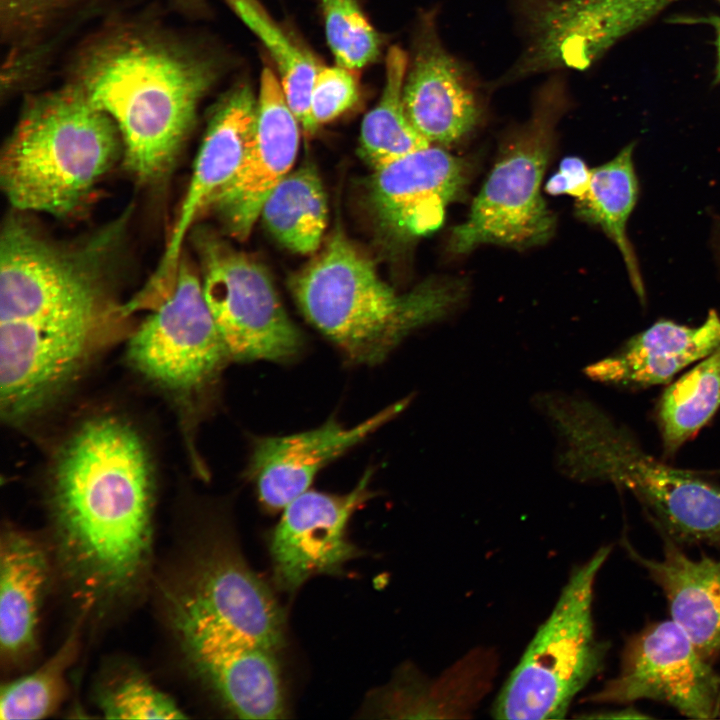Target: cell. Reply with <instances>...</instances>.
<instances>
[{
	"label": "cell",
	"mask_w": 720,
	"mask_h": 720,
	"mask_svg": "<svg viewBox=\"0 0 720 720\" xmlns=\"http://www.w3.org/2000/svg\"><path fill=\"white\" fill-rule=\"evenodd\" d=\"M206 302L229 358L284 361L295 356L303 339L282 306L262 265L234 250L215 234L192 228Z\"/></svg>",
	"instance_id": "cell-8"
},
{
	"label": "cell",
	"mask_w": 720,
	"mask_h": 720,
	"mask_svg": "<svg viewBox=\"0 0 720 720\" xmlns=\"http://www.w3.org/2000/svg\"><path fill=\"white\" fill-rule=\"evenodd\" d=\"M49 574L43 547L31 536L7 530L0 544V644L9 661L28 655L35 643Z\"/></svg>",
	"instance_id": "cell-22"
},
{
	"label": "cell",
	"mask_w": 720,
	"mask_h": 720,
	"mask_svg": "<svg viewBox=\"0 0 720 720\" xmlns=\"http://www.w3.org/2000/svg\"><path fill=\"white\" fill-rule=\"evenodd\" d=\"M299 125L275 73L264 68L251 147L237 174L205 210L213 211L234 238L245 240L250 235L267 197L291 172L298 152Z\"/></svg>",
	"instance_id": "cell-15"
},
{
	"label": "cell",
	"mask_w": 720,
	"mask_h": 720,
	"mask_svg": "<svg viewBox=\"0 0 720 720\" xmlns=\"http://www.w3.org/2000/svg\"><path fill=\"white\" fill-rule=\"evenodd\" d=\"M327 42L337 65L351 70L373 62L380 38L356 0H320Z\"/></svg>",
	"instance_id": "cell-30"
},
{
	"label": "cell",
	"mask_w": 720,
	"mask_h": 720,
	"mask_svg": "<svg viewBox=\"0 0 720 720\" xmlns=\"http://www.w3.org/2000/svg\"><path fill=\"white\" fill-rule=\"evenodd\" d=\"M583 718H600V719H649L650 715L635 708L632 705H626L619 709L598 711L597 714L583 715Z\"/></svg>",
	"instance_id": "cell-35"
},
{
	"label": "cell",
	"mask_w": 720,
	"mask_h": 720,
	"mask_svg": "<svg viewBox=\"0 0 720 720\" xmlns=\"http://www.w3.org/2000/svg\"><path fill=\"white\" fill-rule=\"evenodd\" d=\"M674 1H529L528 45L499 83L560 68L585 69Z\"/></svg>",
	"instance_id": "cell-11"
},
{
	"label": "cell",
	"mask_w": 720,
	"mask_h": 720,
	"mask_svg": "<svg viewBox=\"0 0 720 720\" xmlns=\"http://www.w3.org/2000/svg\"><path fill=\"white\" fill-rule=\"evenodd\" d=\"M591 169L578 157H567L558 171L548 180L546 191L553 195L568 194L578 200L588 191Z\"/></svg>",
	"instance_id": "cell-33"
},
{
	"label": "cell",
	"mask_w": 720,
	"mask_h": 720,
	"mask_svg": "<svg viewBox=\"0 0 720 720\" xmlns=\"http://www.w3.org/2000/svg\"><path fill=\"white\" fill-rule=\"evenodd\" d=\"M195 669L222 704L242 719H279L285 694L275 651L200 615L173 609Z\"/></svg>",
	"instance_id": "cell-12"
},
{
	"label": "cell",
	"mask_w": 720,
	"mask_h": 720,
	"mask_svg": "<svg viewBox=\"0 0 720 720\" xmlns=\"http://www.w3.org/2000/svg\"><path fill=\"white\" fill-rule=\"evenodd\" d=\"M633 150L634 144L631 143L610 161L591 169L589 188L578 200L577 213L583 220L598 225L615 243L636 294L644 300L638 263L626 233L627 222L638 197Z\"/></svg>",
	"instance_id": "cell-24"
},
{
	"label": "cell",
	"mask_w": 720,
	"mask_h": 720,
	"mask_svg": "<svg viewBox=\"0 0 720 720\" xmlns=\"http://www.w3.org/2000/svg\"><path fill=\"white\" fill-rule=\"evenodd\" d=\"M660 557H647L631 541L621 544L633 562L661 589L672 619L712 663L720 656V560L693 558L666 536L659 535Z\"/></svg>",
	"instance_id": "cell-20"
},
{
	"label": "cell",
	"mask_w": 720,
	"mask_h": 720,
	"mask_svg": "<svg viewBox=\"0 0 720 720\" xmlns=\"http://www.w3.org/2000/svg\"><path fill=\"white\" fill-rule=\"evenodd\" d=\"M714 24L717 28V52H718L717 73L720 78V18H718Z\"/></svg>",
	"instance_id": "cell-37"
},
{
	"label": "cell",
	"mask_w": 720,
	"mask_h": 720,
	"mask_svg": "<svg viewBox=\"0 0 720 720\" xmlns=\"http://www.w3.org/2000/svg\"><path fill=\"white\" fill-rule=\"evenodd\" d=\"M184 252L168 289L130 337L129 359L161 387L191 393L209 384L229 357L206 302L200 273Z\"/></svg>",
	"instance_id": "cell-9"
},
{
	"label": "cell",
	"mask_w": 720,
	"mask_h": 720,
	"mask_svg": "<svg viewBox=\"0 0 720 720\" xmlns=\"http://www.w3.org/2000/svg\"><path fill=\"white\" fill-rule=\"evenodd\" d=\"M231 10L259 38L271 54L287 102L307 135L317 128L310 112L311 93L321 67L279 26L258 0H225Z\"/></svg>",
	"instance_id": "cell-28"
},
{
	"label": "cell",
	"mask_w": 720,
	"mask_h": 720,
	"mask_svg": "<svg viewBox=\"0 0 720 720\" xmlns=\"http://www.w3.org/2000/svg\"><path fill=\"white\" fill-rule=\"evenodd\" d=\"M122 158L113 120L69 83L24 104L1 151L0 184L16 211L70 218Z\"/></svg>",
	"instance_id": "cell-3"
},
{
	"label": "cell",
	"mask_w": 720,
	"mask_h": 720,
	"mask_svg": "<svg viewBox=\"0 0 720 720\" xmlns=\"http://www.w3.org/2000/svg\"><path fill=\"white\" fill-rule=\"evenodd\" d=\"M672 620L646 624L626 640L619 671L586 701L652 700L692 719L720 717V674Z\"/></svg>",
	"instance_id": "cell-10"
},
{
	"label": "cell",
	"mask_w": 720,
	"mask_h": 720,
	"mask_svg": "<svg viewBox=\"0 0 720 720\" xmlns=\"http://www.w3.org/2000/svg\"><path fill=\"white\" fill-rule=\"evenodd\" d=\"M219 71L208 53L126 27L83 50L70 84L115 123L127 171L156 184L173 169Z\"/></svg>",
	"instance_id": "cell-2"
},
{
	"label": "cell",
	"mask_w": 720,
	"mask_h": 720,
	"mask_svg": "<svg viewBox=\"0 0 720 720\" xmlns=\"http://www.w3.org/2000/svg\"><path fill=\"white\" fill-rule=\"evenodd\" d=\"M151 464L140 434L112 415L82 422L54 458L49 498L59 545L89 603L125 594L144 569Z\"/></svg>",
	"instance_id": "cell-1"
},
{
	"label": "cell",
	"mask_w": 720,
	"mask_h": 720,
	"mask_svg": "<svg viewBox=\"0 0 720 720\" xmlns=\"http://www.w3.org/2000/svg\"><path fill=\"white\" fill-rule=\"evenodd\" d=\"M568 106L556 76L538 90L528 121L516 132L492 168L467 218L455 226L450 249L466 253L483 244L529 247L552 235L554 218L541 195L556 125Z\"/></svg>",
	"instance_id": "cell-7"
},
{
	"label": "cell",
	"mask_w": 720,
	"mask_h": 720,
	"mask_svg": "<svg viewBox=\"0 0 720 720\" xmlns=\"http://www.w3.org/2000/svg\"><path fill=\"white\" fill-rule=\"evenodd\" d=\"M407 54L393 46L385 60V82L377 105L364 117L360 155L374 169L431 145L409 120L402 99Z\"/></svg>",
	"instance_id": "cell-27"
},
{
	"label": "cell",
	"mask_w": 720,
	"mask_h": 720,
	"mask_svg": "<svg viewBox=\"0 0 720 720\" xmlns=\"http://www.w3.org/2000/svg\"><path fill=\"white\" fill-rule=\"evenodd\" d=\"M408 402H396L353 427L330 419L312 430L258 440L248 473L261 503L271 510L284 509L309 490L325 465L393 419Z\"/></svg>",
	"instance_id": "cell-18"
},
{
	"label": "cell",
	"mask_w": 720,
	"mask_h": 720,
	"mask_svg": "<svg viewBox=\"0 0 720 720\" xmlns=\"http://www.w3.org/2000/svg\"><path fill=\"white\" fill-rule=\"evenodd\" d=\"M260 217L286 248L314 253L327 224L326 194L315 167L305 164L289 172L267 197Z\"/></svg>",
	"instance_id": "cell-25"
},
{
	"label": "cell",
	"mask_w": 720,
	"mask_h": 720,
	"mask_svg": "<svg viewBox=\"0 0 720 720\" xmlns=\"http://www.w3.org/2000/svg\"><path fill=\"white\" fill-rule=\"evenodd\" d=\"M372 471L350 492L334 495L307 490L285 508L269 542L276 586L295 592L316 575H339L362 551L346 535L350 518L372 496Z\"/></svg>",
	"instance_id": "cell-13"
},
{
	"label": "cell",
	"mask_w": 720,
	"mask_h": 720,
	"mask_svg": "<svg viewBox=\"0 0 720 720\" xmlns=\"http://www.w3.org/2000/svg\"><path fill=\"white\" fill-rule=\"evenodd\" d=\"M369 196L382 228L399 241L436 231L468 180L466 162L429 145L374 169Z\"/></svg>",
	"instance_id": "cell-17"
},
{
	"label": "cell",
	"mask_w": 720,
	"mask_h": 720,
	"mask_svg": "<svg viewBox=\"0 0 720 720\" xmlns=\"http://www.w3.org/2000/svg\"><path fill=\"white\" fill-rule=\"evenodd\" d=\"M306 319L353 363L376 365L412 330L457 301L456 281L428 280L398 293L342 232L290 281Z\"/></svg>",
	"instance_id": "cell-4"
},
{
	"label": "cell",
	"mask_w": 720,
	"mask_h": 720,
	"mask_svg": "<svg viewBox=\"0 0 720 720\" xmlns=\"http://www.w3.org/2000/svg\"><path fill=\"white\" fill-rule=\"evenodd\" d=\"M130 211L73 241L49 237L22 212L9 214L0 236V322L50 327L124 314L109 293Z\"/></svg>",
	"instance_id": "cell-5"
},
{
	"label": "cell",
	"mask_w": 720,
	"mask_h": 720,
	"mask_svg": "<svg viewBox=\"0 0 720 720\" xmlns=\"http://www.w3.org/2000/svg\"><path fill=\"white\" fill-rule=\"evenodd\" d=\"M720 407V345L662 393L656 421L663 453L673 456Z\"/></svg>",
	"instance_id": "cell-26"
},
{
	"label": "cell",
	"mask_w": 720,
	"mask_h": 720,
	"mask_svg": "<svg viewBox=\"0 0 720 720\" xmlns=\"http://www.w3.org/2000/svg\"><path fill=\"white\" fill-rule=\"evenodd\" d=\"M355 70L321 66L314 80L310 112L314 125L328 123L350 110L359 99Z\"/></svg>",
	"instance_id": "cell-32"
},
{
	"label": "cell",
	"mask_w": 720,
	"mask_h": 720,
	"mask_svg": "<svg viewBox=\"0 0 720 720\" xmlns=\"http://www.w3.org/2000/svg\"><path fill=\"white\" fill-rule=\"evenodd\" d=\"M402 99L409 120L430 144L456 142L478 122L476 95L443 46L433 15L422 17L417 29Z\"/></svg>",
	"instance_id": "cell-19"
},
{
	"label": "cell",
	"mask_w": 720,
	"mask_h": 720,
	"mask_svg": "<svg viewBox=\"0 0 720 720\" xmlns=\"http://www.w3.org/2000/svg\"><path fill=\"white\" fill-rule=\"evenodd\" d=\"M0 2L15 14L42 18L59 13L71 0H0Z\"/></svg>",
	"instance_id": "cell-34"
},
{
	"label": "cell",
	"mask_w": 720,
	"mask_h": 720,
	"mask_svg": "<svg viewBox=\"0 0 720 720\" xmlns=\"http://www.w3.org/2000/svg\"><path fill=\"white\" fill-rule=\"evenodd\" d=\"M256 117L257 98L247 82L236 84L217 102L168 243L144 287L147 292H160L172 282L184 240L199 215L243 165L254 138Z\"/></svg>",
	"instance_id": "cell-14"
},
{
	"label": "cell",
	"mask_w": 720,
	"mask_h": 720,
	"mask_svg": "<svg viewBox=\"0 0 720 720\" xmlns=\"http://www.w3.org/2000/svg\"><path fill=\"white\" fill-rule=\"evenodd\" d=\"M78 630L71 631L58 650L31 673L3 686L0 718L41 719L52 713L66 692V674L78 651Z\"/></svg>",
	"instance_id": "cell-29"
},
{
	"label": "cell",
	"mask_w": 720,
	"mask_h": 720,
	"mask_svg": "<svg viewBox=\"0 0 720 720\" xmlns=\"http://www.w3.org/2000/svg\"><path fill=\"white\" fill-rule=\"evenodd\" d=\"M714 473H720V469H718L717 472H714Z\"/></svg>",
	"instance_id": "cell-38"
},
{
	"label": "cell",
	"mask_w": 720,
	"mask_h": 720,
	"mask_svg": "<svg viewBox=\"0 0 720 720\" xmlns=\"http://www.w3.org/2000/svg\"><path fill=\"white\" fill-rule=\"evenodd\" d=\"M719 345L720 316L715 310L698 326L661 319L589 366L586 373L594 380L627 388L666 384Z\"/></svg>",
	"instance_id": "cell-21"
},
{
	"label": "cell",
	"mask_w": 720,
	"mask_h": 720,
	"mask_svg": "<svg viewBox=\"0 0 720 720\" xmlns=\"http://www.w3.org/2000/svg\"><path fill=\"white\" fill-rule=\"evenodd\" d=\"M612 547H600L570 573L545 622L496 698L497 719H561L601 672L609 643L598 639L593 618L597 575Z\"/></svg>",
	"instance_id": "cell-6"
},
{
	"label": "cell",
	"mask_w": 720,
	"mask_h": 720,
	"mask_svg": "<svg viewBox=\"0 0 720 720\" xmlns=\"http://www.w3.org/2000/svg\"><path fill=\"white\" fill-rule=\"evenodd\" d=\"M496 659L492 651L477 649L432 681L406 673L407 678H398L381 697V711L396 718L470 717L491 687Z\"/></svg>",
	"instance_id": "cell-23"
},
{
	"label": "cell",
	"mask_w": 720,
	"mask_h": 720,
	"mask_svg": "<svg viewBox=\"0 0 720 720\" xmlns=\"http://www.w3.org/2000/svg\"><path fill=\"white\" fill-rule=\"evenodd\" d=\"M176 7L183 12L197 14L204 9V0H174Z\"/></svg>",
	"instance_id": "cell-36"
},
{
	"label": "cell",
	"mask_w": 720,
	"mask_h": 720,
	"mask_svg": "<svg viewBox=\"0 0 720 720\" xmlns=\"http://www.w3.org/2000/svg\"><path fill=\"white\" fill-rule=\"evenodd\" d=\"M173 609L208 618L275 652L285 643L277 599L232 544H215L199 559Z\"/></svg>",
	"instance_id": "cell-16"
},
{
	"label": "cell",
	"mask_w": 720,
	"mask_h": 720,
	"mask_svg": "<svg viewBox=\"0 0 720 720\" xmlns=\"http://www.w3.org/2000/svg\"><path fill=\"white\" fill-rule=\"evenodd\" d=\"M100 707L109 719H182L183 711L144 677L133 675L110 688Z\"/></svg>",
	"instance_id": "cell-31"
}]
</instances>
